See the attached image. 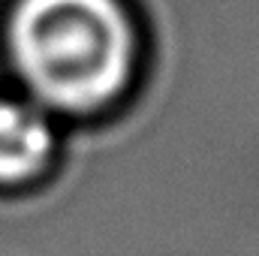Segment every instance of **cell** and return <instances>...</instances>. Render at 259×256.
Returning a JSON list of instances; mask_svg holds the SVG:
<instances>
[{
	"instance_id": "7a4b0ae2",
	"label": "cell",
	"mask_w": 259,
	"mask_h": 256,
	"mask_svg": "<svg viewBox=\"0 0 259 256\" xmlns=\"http://www.w3.org/2000/svg\"><path fill=\"white\" fill-rule=\"evenodd\" d=\"M64 124L24 94H0V190H27L52 175Z\"/></svg>"
},
{
	"instance_id": "6da1fadb",
	"label": "cell",
	"mask_w": 259,
	"mask_h": 256,
	"mask_svg": "<svg viewBox=\"0 0 259 256\" xmlns=\"http://www.w3.org/2000/svg\"><path fill=\"white\" fill-rule=\"evenodd\" d=\"M3 58L21 94L61 124L97 121L136 91L148 27L133 0H15Z\"/></svg>"
}]
</instances>
